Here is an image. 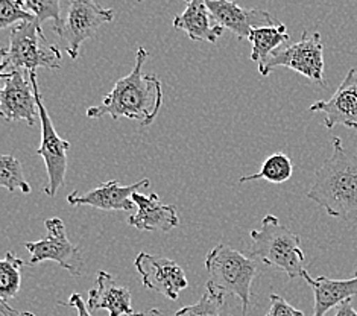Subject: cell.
Here are the masks:
<instances>
[{"label":"cell","instance_id":"5bb4252c","mask_svg":"<svg viewBox=\"0 0 357 316\" xmlns=\"http://www.w3.org/2000/svg\"><path fill=\"white\" fill-rule=\"evenodd\" d=\"M149 184L151 181L148 178L130 186H121L119 181H108L84 195H78V192L70 193L67 196V202L73 207L89 206L105 211H131L135 207L132 195L137 193L142 187H149Z\"/></svg>","mask_w":357,"mask_h":316},{"label":"cell","instance_id":"4fadbf2b","mask_svg":"<svg viewBox=\"0 0 357 316\" xmlns=\"http://www.w3.org/2000/svg\"><path fill=\"white\" fill-rule=\"evenodd\" d=\"M310 111L326 114L324 125L328 130L336 125L357 130V70H348L335 95L327 100L314 102Z\"/></svg>","mask_w":357,"mask_h":316},{"label":"cell","instance_id":"9c48e42d","mask_svg":"<svg viewBox=\"0 0 357 316\" xmlns=\"http://www.w3.org/2000/svg\"><path fill=\"white\" fill-rule=\"evenodd\" d=\"M45 227L47 230L45 239L24 243L31 254V266L50 260L61 264V268L69 271L72 277H81L84 274L82 253L67 237L64 222L59 218H50L45 220Z\"/></svg>","mask_w":357,"mask_h":316},{"label":"cell","instance_id":"ac0fdd59","mask_svg":"<svg viewBox=\"0 0 357 316\" xmlns=\"http://www.w3.org/2000/svg\"><path fill=\"white\" fill-rule=\"evenodd\" d=\"M303 278L313 289V316H326L330 309L339 307L347 300H351L354 295H357V272L353 278L348 280H331L327 277L313 278L309 272H305Z\"/></svg>","mask_w":357,"mask_h":316},{"label":"cell","instance_id":"6da1fadb","mask_svg":"<svg viewBox=\"0 0 357 316\" xmlns=\"http://www.w3.org/2000/svg\"><path fill=\"white\" fill-rule=\"evenodd\" d=\"M148 57V50L139 47L132 72L119 80L99 105L87 110L89 119L109 116L113 121L122 117L130 119L142 126L154 123L163 105V91L155 75L143 72V64L146 63Z\"/></svg>","mask_w":357,"mask_h":316},{"label":"cell","instance_id":"52a82bcc","mask_svg":"<svg viewBox=\"0 0 357 316\" xmlns=\"http://www.w3.org/2000/svg\"><path fill=\"white\" fill-rule=\"evenodd\" d=\"M67 6L66 19L54 24V31L66 41L67 54L75 61L82 43L95 36L102 24L112 22L114 13L91 0H70Z\"/></svg>","mask_w":357,"mask_h":316},{"label":"cell","instance_id":"277c9868","mask_svg":"<svg viewBox=\"0 0 357 316\" xmlns=\"http://www.w3.org/2000/svg\"><path fill=\"white\" fill-rule=\"evenodd\" d=\"M208 281L206 289L225 301L227 295H234L242 303L246 315L251 304V286L257 274V263L225 243L216 245L206 257Z\"/></svg>","mask_w":357,"mask_h":316},{"label":"cell","instance_id":"2e32d148","mask_svg":"<svg viewBox=\"0 0 357 316\" xmlns=\"http://www.w3.org/2000/svg\"><path fill=\"white\" fill-rule=\"evenodd\" d=\"M87 306L90 310H108L109 316L134 313L130 289L117 286L114 277L105 271L98 272L96 286L90 289Z\"/></svg>","mask_w":357,"mask_h":316},{"label":"cell","instance_id":"cb8c5ba5","mask_svg":"<svg viewBox=\"0 0 357 316\" xmlns=\"http://www.w3.org/2000/svg\"><path fill=\"white\" fill-rule=\"evenodd\" d=\"M24 22H33V15L24 8L23 0H2L0 2V28H14L15 23H24Z\"/></svg>","mask_w":357,"mask_h":316},{"label":"cell","instance_id":"603a6c76","mask_svg":"<svg viewBox=\"0 0 357 316\" xmlns=\"http://www.w3.org/2000/svg\"><path fill=\"white\" fill-rule=\"evenodd\" d=\"M24 8L33 15V22L41 28L45 20H54L55 24L63 20L61 3L58 0H24Z\"/></svg>","mask_w":357,"mask_h":316},{"label":"cell","instance_id":"484cf974","mask_svg":"<svg viewBox=\"0 0 357 316\" xmlns=\"http://www.w3.org/2000/svg\"><path fill=\"white\" fill-rule=\"evenodd\" d=\"M269 300L271 306L266 316H305L303 312L295 309L292 304H289L283 296H280L277 294H271Z\"/></svg>","mask_w":357,"mask_h":316},{"label":"cell","instance_id":"d4e9b609","mask_svg":"<svg viewBox=\"0 0 357 316\" xmlns=\"http://www.w3.org/2000/svg\"><path fill=\"white\" fill-rule=\"evenodd\" d=\"M222 304L224 300L206 290V294L201 296L198 303L183 307L175 313V316H220L219 309Z\"/></svg>","mask_w":357,"mask_h":316},{"label":"cell","instance_id":"30bf717a","mask_svg":"<svg viewBox=\"0 0 357 316\" xmlns=\"http://www.w3.org/2000/svg\"><path fill=\"white\" fill-rule=\"evenodd\" d=\"M134 266L140 274L144 287L165 295L172 301L178 300L181 290L189 286L180 264L163 255L140 253L134 260Z\"/></svg>","mask_w":357,"mask_h":316},{"label":"cell","instance_id":"f1b7e54d","mask_svg":"<svg viewBox=\"0 0 357 316\" xmlns=\"http://www.w3.org/2000/svg\"><path fill=\"white\" fill-rule=\"evenodd\" d=\"M0 309H2L3 316H36V315L29 313V312H20L17 309H13V307L5 301H2V304H0Z\"/></svg>","mask_w":357,"mask_h":316},{"label":"cell","instance_id":"7c38bea8","mask_svg":"<svg viewBox=\"0 0 357 316\" xmlns=\"http://www.w3.org/2000/svg\"><path fill=\"white\" fill-rule=\"evenodd\" d=\"M3 89L0 90V114L8 122L24 121L29 126L36 122L37 100L32 82L26 81L23 72L2 73Z\"/></svg>","mask_w":357,"mask_h":316},{"label":"cell","instance_id":"9a60e30c","mask_svg":"<svg viewBox=\"0 0 357 316\" xmlns=\"http://www.w3.org/2000/svg\"><path fill=\"white\" fill-rule=\"evenodd\" d=\"M132 201L137 213L128 219V224L142 232L167 233L180 224L175 206H166L160 201L157 193H134Z\"/></svg>","mask_w":357,"mask_h":316},{"label":"cell","instance_id":"7a4b0ae2","mask_svg":"<svg viewBox=\"0 0 357 316\" xmlns=\"http://www.w3.org/2000/svg\"><path fill=\"white\" fill-rule=\"evenodd\" d=\"M333 152L314 175L307 198L331 218L357 219V157L348 152L342 140L333 139Z\"/></svg>","mask_w":357,"mask_h":316},{"label":"cell","instance_id":"8fae6325","mask_svg":"<svg viewBox=\"0 0 357 316\" xmlns=\"http://www.w3.org/2000/svg\"><path fill=\"white\" fill-rule=\"evenodd\" d=\"M206 5L219 27L233 32L239 40L250 38L254 29L282 24L275 17H272L265 10H259V8L250 10V8H242L236 2H228V0H207Z\"/></svg>","mask_w":357,"mask_h":316},{"label":"cell","instance_id":"44dd1931","mask_svg":"<svg viewBox=\"0 0 357 316\" xmlns=\"http://www.w3.org/2000/svg\"><path fill=\"white\" fill-rule=\"evenodd\" d=\"M24 262L17 257L14 251H8L5 259L0 262V296L2 301L8 303V300L19 294L22 285V268Z\"/></svg>","mask_w":357,"mask_h":316},{"label":"cell","instance_id":"8992f818","mask_svg":"<svg viewBox=\"0 0 357 316\" xmlns=\"http://www.w3.org/2000/svg\"><path fill=\"white\" fill-rule=\"evenodd\" d=\"M278 67H287L305 78L326 85L324 80V46H322L319 32H303L301 40L289 46L280 47L265 63L259 66L261 76H268Z\"/></svg>","mask_w":357,"mask_h":316},{"label":"cell","instance_id":"83f0119b","mask_svg":"<svg viewBox=\"0 0 357 316\" xmlns=\"http://www.w3.org/2000/svg\"><path fill=\"white\" fill-rule=\"evenodd\" d=\"M335 316H357V312L353 307V300H347L337 307Z\"/></svg>","mask_w":357,"mask_h":316},{"label":"cell","instance_id":"f546056e","mask_svg":"<svg viewBox=\"0 0 357 316\" xmlns=\"http://www.w3.org/2000/svg\"><path fill=\"white\" fill-rule=\"evenodd\" d=\"M130 316H163L158 309H149L146 312H137V313H132Z\"/></svg>","mask_w":357,"mask_h":316},{"label":"cell","instance_id":"ffe728a7","mask_svg":"<svg viewBox=\"0 0 357 316\" xmlns=\"http://www.w3.org/2000/svg\"><path fill=\"white\" fill-rule=\"evenodd\" d=\"M294 174V163L289 156L283 152H275L269 156L260 167L257 174L242 176L239 183H250L256 181V179H266L269 183L282 184L286 183L287 179H291Z\"/></svg>","mask_w":357,"mask_h":316},{"label":"cell","instance_id":"e0dca14e","mask_svg":"<svg viewBox=\"0 0 357 316\" xmlns=\"http://www.w3.org/2000/svg\"><path fill=\"white\" fill-rule=\"evenodd\" d=\"M174 28L187 33V37L193 41L216 43L224 33V28L213 20L208 8L204 0H190L187 2L184 13L176 15Z\"/></svg>","mask_w":357,"mask_h":316},{"label":"cell","instance_id":"ba28073f","mask_svg":"<svg viewBox=\"0 0 357 316\" xmlns=\"http://www.w3.org/2000/svg\"><path fill=\"white\" fill-rule=\"evenodd\" d=\"M29 80L32 82L33 93H36L38 116L41 121V144L36 151V153L45 160L46 170H47L49 183L45 187V193L49 196H55L56 192L64 186L66 172H67V152L70 149V143L59 137L55 130L52 119H50L47 110L45 107L43 98H41L37 72L29 73Z\"/></svg>","mask_w":357,"mask_h":316},{"label":"cell","instance_id":"d6986e66","mask_svg":"<svg viewBox=\"0 0 357 316\" xmlns=\"http://www.w3.org/2000/svg\"><path fill=\"white\" fill-rule=\"evenodd\" d=\"M289 38L291 37H289L286 24L283 23L278 24V27L254 29L248 38L252 45L251 59L254 63H257V66H261L272 54L277 52L280 47H283Z\"/></svg>","mask_w":357,"mask_h":316},{"label":"cell","instance_id":"4316f807","mask_svg":"<svg viewBox=\"0 0 357 316\" xmlns=\"http://www.w3.org/2000/svg\"><path fill=\"white\" fill-rule=\"evenodd\" d=\"M61 304L75 307L76 312H78V316H91L90 309H89V306H87L86 303H84L82 296H81L79 294H73V295H70L69 300H67L66 303H61Z\"/></svg>","mask_w":357,"mask_h":316},{"label":"cell","instance_id":"7402d4cb","mask_svg":"<svg viewBox=\"0 0 357 316\" xmlns=\"http://www.w3.org/2000/svg\"><path fill=\"white\" fill-rule=\"evenodd\" d=\"M0 186L11 193L15 190H22L26 195L31 193V186L24 178L23 166L13 156L0 157Z\"/></svg>","mask_w":357,"mask_h":316},{"label":"cell","instance_id":"5b68a950","mask_svg":"<svg viewBox=\"0 0 357 316\" xmlns=\"http://www.w3.org/2000/svg\"><path fill=\"white\" fill-rule=\"evenodd\" d=\"M38 67L56 70L61 69V50L49 43L45 32L36 22H24L11 29L10 45L2 49L0 70L37 72Z\"/></svg>","mask_w":357,"mask_h":316},{"label":"cell","instance_id":"3957f363","mask_svg":"<svg viewBox=\"0 0 357 316\" xmlns=\"http://www.w3.org/2000/svg\"><path fill=\"white\" fill-rule=\"evenodd\" d=\"M251 255L271 268L283 271L291 280L303 278L305 255L301 239L274 215L261 219V227L251 232Z\"/></svg>","mask_w":357,"mask_h":316}]
</instances>
